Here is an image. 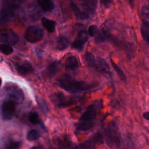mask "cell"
<instances>
[{
    "label": "cell",
    "mask_w": 149,
    "mask_h": 149,
    "mask_svg": "<svg viewBox=\"0 0 149 149\" xmlns=\"http://www.w3.org/2000/svg\"><path fill=\"white\" fill-rule=\"evenodd\" d=\"M102 107L101 100H96L93 102L80 118L79 122L77 124V129L82 132L91 129L94 126V120Z\"/></svg>",
    "instance_id": "obj_1"
},
{
    "label": "cell",
    "mask_w": 149,
    "mask_h": 149,
    "mask_svg": "<svg viewBox=\"0 0 149 149\" xmlns=\"http://www.w3.org/2000/svg\"><path fill=\"white\" fill-rule=\"evenodd\" d=\"M57 84L60 87L71 93L87 91L96 86L94 84L76 80L69 76H65L60 78L57 81Z\"/></svg>",
    "instance_id": "obj_2"
},
{
    "label": "cell",
    "mask_w": 149,
    "mask_h": 149,
    "mask_svg": "<svg viewBox=\"0 0 149 149\" xmlns=\"http://www.w3.org/2000/svg\"><path fill=\"white\" fill-rule=\"evenodd\" d=\"M84 57L86 62L88 66L95 69L105 77H111V73L109 67L105 61L101 58L96 59L94 56L89 52H87L85 54Z\"/></svg>",
    "instance_id": "obj_3"
},
{
    "label": "cell",
    "mask_w": 149,
    "mask_h": 149,
    "mask_svg": "<svg viewBox=\"0 0 149 149\" xmlns=\"http://www.w3.org/2000/svg\"><path fill=\"white\" fill-rule=\"evenodd\" d=\"M105 138L108 145L111 147H118L120 145V136L115 122L112 121L108 124L105 130Z\"/></svg>",
    "instance_id": "obj_4"
},
{
    "label": "cell",
    "mask_w": 149,
    "mask_h": 149,
    "mask_svg": "<svg viewBox=\"0 0 149 149\" xmlns=\"http://www.w3.org/2000/svg\"><path fill=\"white\" fill-rule=\"evenodd\" d=\"M44 36L43 30L38 26H29L24 33V38L29 42L36 43L42 40Z\"/></svg>",
    "instance_id": "obj_5"
},
{
    "label": "cell",
    "mask_w": 149,
    "mask_h": 149,
    "mask_svg": "<svg viewBox=\"0 0 149 149\" xmlns=\"http://www.w3.org/2000/svg\"><path fill=\"white\" fill-rule=\"evenodd\" d=\"M18 35L10 29L0 30V42L8 45H14L18 42Z\"/></svg>",
    "instance_id": "obj_6"
},
{
    "label": "cell",
    "mask_w": 149,
    "mask_h": 149,
    "mask_svg": "<svg viewBox=\"0 0 149 149\" xmlns=\"http://www.w3.org/2000/svg\"><path fill=\"white\" fill-rule=\"evenodd\" d=\"M8 99L15 103L20 104L24 100V94L21 88L14 84L6 88Z\"/></svg>",
    "instance_id": "obj_7"
},
{
    "label": "cell",
    "mask_w": 149,
    "mask_h": 149,
    "mask_svg": "<svg viewBox=\"0 0 149 149\" xmlns=\"http://www.w3.org/2000/svg\"><path fill=\"white\" fill-rule=\"evenodd\" d=\"M16 103L10 101H4L1 107V113L4 120H8L12 118L15 112Z\"/></svg>",
    "instance_id": "obj_8"
},
{
    "label": "cell",
    "mask_w": 149,
    "mask_h": 149,
    "mask_svg": "<svg viewBox=\"0 0 149 149\" xmlns=\"http://www.w3.org/2000/svg\"><path fill=\"white\" fill-rule=\"evenodd\" d=\"M51 99L53 103L54 102L59 108H65L72 105L74 101L68 99L62 93H57L53 94L51 97Z\"/></svg>",
    "instance_id": "obj_9"
},
{
    "label": "cell",
    "mask_w": 149,
    "mask_h": 149,
    "mask_svg": "<svg viewBox=\"0 0 149 149\" xmlns=\"http://www.w3.org/2000/svg\"><path fill=\"white\" fill-rule=\"evenodd\" d=\"M88 39V33L85 30L80 31L72 44V47L77 50H81Z\"/></svg>",
    "instance_id": "obj_10"
},
{
    "label": "cell",
    "mask_w": 149,
    "mask_h": 149,
    "mask_svg": "<svg viewBox=\"0 0 149 149\" xmlns=\"http://www.w3.org/2000/svg\"><path fill=\"white\" fill-rule=\"evenodd\" d=\"M15 8L6 3L5 2L3 1L1 6V9L0 13L3 16V17L6 20V22L11 19L15 13Z\"/></svg>",
    "instance_id": "obj_11"
},
{
    "label": "cell",
    "mask_w": 149,
    "mask_h": 149,
    "mask_svg": "<svg viewBox=\"0 0 149 149\" xmlns=\"http://www.w3.org/2000/svg\"><path fill=\"white\" fill-rule=\"evenodd\" d=\"M102 137L101 134H95L92 139L85 141L80 146L81 148H93L96 145L102 143Z\"/></svg>",
    "instance_id": "obj_12"
},
{
    "label": "cell",
    "mask_w": 149,
    "mask_h": 149,
    "mask_svg": "<svg viewBox=\"0 0 149 149\" xmlns=\"http://www.w3.org/2000/svg\"><path fill=\"white\" fill-rule=\"evenodd\" d=\"M60 68V63L58 61L53 62L48 65L47 68V74L49 77H54L59 71Z\"/></svg>",
    "instance_id": "obj_13"
},
{
    "label": "cell",
    "mask_w": 149,
    "mask_h": 149,
    "mask_svg": "<svg viewBox=\"0 0 149 149\" xmlns=\"http://www.w3.org/2000/svg\"><path fill=\"white\" fill-rule=\"evenodd\" d=\"M17 70L20 75H26L32 72L33 69L29 62H24L17 68Z\"/></svg>",
    "instance_id": "obj_14"
},
{
    "label": "cell",
    "mask_w": 149,
    "mask_h": 149,
    "mask_svg": "<svg viewBox=\"0 0 149 149\" xmlns=\"http://www.w3.org/2000/svg\"><path fill=\"white\" fill-rule=\"evenodd\" d=\"M41 23L47 31L52 33L55 31L56 26V23L55 21L49 20L46 17H43L41 20Z\"/></svg>",
    "instance_id": "obj_15"
},
{
    "label": "cell",
    "mask_w": 149,
    "mask_h": 149,
    "mask_svg": "<svg viewBox=\"0 0 149 149\" xmlns=\"http://www.w3.org/2000/svg\"><path fill=\"white\" fill-rule=\"evenodd\" d=\"M39 6L43 10L48 12L52 10L54 8L52 0H37Z\"/></svg>",
    "instance_id": "obj_16"
},
{
    "label": "cell",
    "mask_w": 149,
    "mask_h": 149,
    "mask_svg": "<svg viewBox=\"0 0 149 149\" xmlns=\"http://www.w3.org/2000/svg\"><path fill=\"white\" fill-rule=\"evenodd\" d=\"M65 67L68 69H76L79 67V63L77 58L74 56H70L68 57L65 62Z\"/></svg>",
    "instance_id": "obj_17"
},
{
    "label": "cell",
    "mask_w": 149,
    "mask_h": 149,
    "mask_svg": "<svg viewBox=\"0 0 149 149\" xmlns=\"http://www.w3.org/2000/svg\"><path fill=\"white\" fill-rule=\"evenodd\" d=\"M69 45V40L65 36H59L56 42V48L59 51L66 49Z\"/></svg>",
    "instance_id": "obj_18"
},
{
    "label": "cell",
    "mask_w": 149,
    "mask_h": 149,
    "mask_svg": "<svg viewBox=\"0 0 149 149\" xmlns=\"http://www.w3.org/2000/svg\"><path fill=\"white\" fill-rule=\"evenodd\" d=\"M140 30L143 38L149 44V23L144 22L141 25Z\"/></svg>",
    "instance_id": "obj_19"
},
{
    "label": "cell",
    "mask_w": 149,
    "mask_h": 149,
    "mask_svg": "<svg viewBox=\"0 0 149 149\" xmlns=\"http://www.w3.org/2000/svg\"><path fill=\"white\" fill-rule=\"evenodd\" d=\"M40 137V134L37 130L35 129H31L29 130L26 134L27 140L30 141L37 140Z\"/></svg>",
    "instance_id": "obj_20"
},
{
    "label": "cell",
    "mask_w": 149,
    "mask_h": 149,
    "mask_svg": "<svg viewBox=\"0 0 149 149\" xmlns=\"http://www.w3.org/2000/svg\"><path fill=\"white\" fill-rule=\"evenodd\" d=\"M28 119L29 121L33 125H37L40 123V118L39 115L36 112L31 113L29 116Z\"/></svg>",
    "instance_id": "obj_21"
},
{
    "label": "cell",
    "mask_w": 149,
    "mask_h": 149,
    "mask_svg": "<svg viewBox=\"0 0 149 149\" xmlns=\"http://www.w3.org/2000/svg\"><path fill=\"white\" fill-rule=\"evenodd\" d=\"M0 52L5 55H9L13 52V48L8 44H0Z\"/></svg>",
    "instance_id": "obj_22"
},
{
    "label": "cell",
    "mask_w": 149,
    "mask_h": 149,
    "mask_svg": "<svg viewBox=\"0 0 149 149\" xmlns=\"http://www.w3.org/2000/svg\"><path fill=\"white\" fill-rule=\"evenodd\" d=\"M108 34L107 33L104 31H101L97 32V34L95 35V41L97 42H101L102 41H105L107 40L108 38Z\"/></svg>",
    "instance_id": "obj_23"
},
{
    "label": "cell",
    "mask_w": 149,
    "mask_h": 149,
    "mask_svg": "<svg viewBox=\"0 0 149 149\" xmlns=\"http://www.w3.org/2000/svg\"><path fill=\"white\" fill-rule=\"evenodd\" d=\"M141 16L144 22L149 23V5H145L141 9Z\"/></svg>",
    "instance_id": "obj_24"
},
{
    "label": "cell",
    "mask_w": 149,
    "mask_h": 149,
    "mask_svg": "<svg viewBox=\"0 0 149 149\" xmlns=\"http://www.w3.org/2000/svg\"><path fill=\"white\" fill-rule=\"evenodd\" d=\"M111 63L112 65V66L113 68H114V69L115 70V71L117 72V73L118 74V75L120 76V77L123 80H126V76L124 74L123 72L120 69V68L118 66V65H116L113 61L112 59H111Z\"/></svg>",
    "instance_id": "obj_25"
},
{
    "label": "cell",
    "mask_w": 149,
    "mask_h": 149,
    "mask_svg": "<svg viewBox=\"0 0 149 149\" xmlns=\"http://www.w3.org/2000/svg\"><path fill=\"white\" fill-rule=\"evenodd\" d=\"M23 1V0H3V1L5 2L6 3L9 4L15 9L17 8L21 4Z\"/></svg>",
    "instance_id": "obj_26"
},
{
    "label": "cell",
    "mask_w": 149,
    "mask_h": 149,
    "mask_svg": "<svg viewBox=\"0 0 149 149\" xmlns=\"http://www.w3.org/2000/svg\"><path fill=\"white\" fill-rule=\"evenodd\" d=\"M20 146V142L19 141H10L9 143L6 146V148L9 149H15V148H18Z\"/></svg>",
    "instance_id": "obj_27"
},
{
    "label": "cell",
    "mask_w": 149,
    "mask_h": 149,
    "mask_svg": "<svg viewBox=\"0 0 149 149\" xmlns=\"http://www.w3.org/2000/svg\"><path fill=\"white\" fill-rule=\"evenodd\" d=\"M98 31V28L95 25H91L88 28V34L91 36H95Z\"/></svg>",
    "instance_id": "obj_28"
},
{
    "label": "cell",
    "mask_w": 149,
    "mask_h": 149,
    "mask_svg": "<svg viewBox=\"0 0 149 149\" xmlns=\"http://www.w3.org/2000/svg\"><path fill=\"white\" fill-rule=\"evenodd\" d=\"M37 102H38V104L39 105V106L41 107V109L42 110V111L44 112H47V106L45 105V102L43 100H42L41 98H37Z\"/></svg>",
    "instance_id": "obj_29"
},
{
    "label": "cell",
    "mask_w": 149,
    "mask_h": 149,
    "mask_svg": "<svg viewBox=\"0 0 149 149\" xmlns=\"http://www.w3.org/2000/svg\"><path fill=\"white\" fill-rule=\"evenodd\" d=\"M114 0H101V4L105 8L109 7L113 3Z\"/></svg>",
    "instance_id": "obj_30"
},
{
    "label": "cell",
    "mask_w": 149,
    "mask_h": 149,
    "mask_svg": "<svg viewBox=\"0 0 149 149\" xmlns=\"http://www.w3.org/2000/svg\"><path fill=\"white\" fill-rule=\"evenodd\" d=\"M5 22H6V20L3 17V16L0 13V26L4 24Z\"/></svg>",
    "instance_id": "obj_31"
},
{
    "label": "cell",
    "mask_w": 149,
    "mask_h": 149,
    "mask_svg": "<svg viewBox=\"0 0 149 149\" xmlns=\"http://www.w3.org/2000/svg\"><path fill=\"white\" fill-rule=\"evenodd\" d=\"M143 116L144 119H146V120H149V112H144L143 114Z\"/></svg>",
    "instance_id": "obj_32"
},
{
    "label": "cell",
    "mask_w": 149,
    "mask_h": 149,
    "mask_svg": "<svg viewBox=\"0 0 149 149\" xmlns=\"http://www.w3.org/2000/svg\"><path fill=\"white\" fill-rule=\"evenodd\" d=\"M33 148H42V147H41V146H38V147H32Z\"/></svg>",
    "instance_id": "obj_33"
},
{
    "label": "cell",
    "mask_w": 149,
    "mask_h": 149,
    "mask_svg": "<svg viewBox=\"0 0 149 149\" xmlns=\"http://www.w3.org/2000/svg\"><path fill=\"white\" fill-rule=\"evenodd\" d=\"M1 84H2V80H1V78H0V86H1Z\"/></svg>",
    "instance_id": "obj_34"
}]
</instances>
